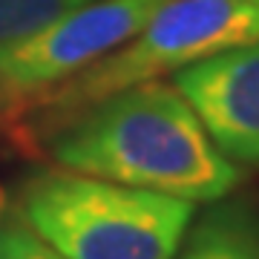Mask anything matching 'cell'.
<instances>
[{"label": "cell", "mask_w": 259, "mask_h": 259, "mask_svg": "<svg viewBox=\"0 0 259 259\" xmlns=\"http://www.w3.org/2000/svg\"><path fill=\"white\" fill-rule=\"evenodd\" d=\"M49 156L75 173L193 204L225 199L242 182L185 95L161 78L124 87L52 124Z\"/></svg>", "instance_id": "cell-1"}, {"label": "cell", "mask_w": 259, "mask_h": 259, "mask_svg": "<svg viewBox=\"0 0 259 259\" xmlns=\"http://www.w3.org/2000/svg\"><path fill=\"white\" fill-rule=\"evenodd\" d=\"M6 107H9V101H6V95L0 93V118H3V110H6Z\"/></svg>", "instance_id": "cell-10"}, {"label": "cell", "mask_w": 259, "mask_h": 259, "mask_svg": "<svg viewBox=\"0 0 259 259\" xmlns=\"http://www.w3.org/2000/svg\"><path fill=\"white\" fill-rule=\"evenodd\" d=\"M3 213H6V190L0 187V219H3Z\"/></svg>", "instance_id": "cell-9"}, {"label": "cell", "mask_w": 259, "mask_h": 259, "mask_svg": "<svg viewBox=\"0 0 259 259\" xmlns=\"http://www.w3.org/2000/svg\"><path fill=\"white\" fill-rule=\"evenodd\" d=\"M259 40V0H167L118 49L20 110L47 130L124 87L173 75L239 44Z\"/></svg>", "instance_id": "cell-3"}, {"label": "cell", "mask_w": 259, "mask_h": 259, "mask_svg": "<svg viewBox=\"0 0 259 259\" xmlns=\"http://www.w3.org/2000/svg\"><path fill=\"white\" fill-rule=\"evenodd\" d=\"M93 0H0V49L47 29Z\"/></svg>", "instance_id": "cell-7"}, {"label": "cell", "mask_w": 259, "mask_h": 259, "mask_svg": "<svg viewBox=\"0 0 259 259\" xmlns=\"http://www.w3.org/2000/svg\"><path fill=\"white\" fill-rule=\"evenodd\" d=\"M0 259H66V256H61L52 245H47L12 207L0 219Z\"/></svg>", "instance_id": "cell-8"}, {"label": "cell", "mask_w": 259, "mask_h": 259, "mask_svg": "<svg viewBox=\"0 0 259 259\" xmlns=\"http://www.w3.org/2000/svg\"><path fill=\"white\" fill-rule=\"evenodd\" d=\"M173 259H259V204L216 199L190 222Z\"/></svg>", "instance_id": "cell-6"}, {"label": "cell", "mask_w": 259, "mask_h": 259, "mask_svg": "<svg viewBox=\"0 0 259 259\" xmlns=\"http://www.w3.org/2000/svg\"><path fill=\"white\" fill-rule=\"evenodd\" d=\"M167 0H93L47 29L0 49V93L9 110L55 90L136 35Z\"/></svg>", "instance_id": "cell-4"}, {"label": "cell", "mask_w": 259, "mask_h": 259, "mask_svg": "<svg viewBox=\"0 0 259 259\" xmlns=\"http://www.w3.org/2000/svg\"><path fill=\"white\" fill-rule=\"evenodd\" d=\"M12 207L66 259H173L196 216L187 199L66 167L26 176Z\"/></svg>", "instance_id": "cell-2"}, {"label": "cell", "mask_w": 259, "mask_h": 259, "mask_svg": "<svg viewBox=\"0 0 259 259\" xmlns=\"http://www.w3.org/2000/svg\"><path fill=\"white\" fill-rule=\"evenodd\" d=\"M170 83L228 161L259 170V40L176 69Z\"/></svg>", "instance_id": "cell-5"}]
</instances>
